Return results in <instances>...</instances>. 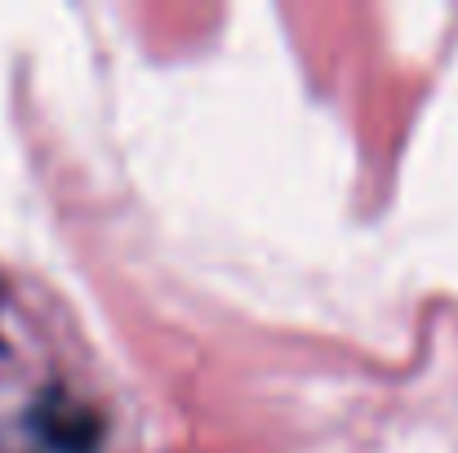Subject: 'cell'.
<instances>
[{
  "instance_id": "obj_1",
  "label": "cell",
  "mask_w": 458,
  "mask_h": 453,
  "mask_svg": "<svg viewBox=\"0 0 458 453\" xmlns=\"http://www.w3.org/2000/svg\"><path fill=\"white\" fill-rule=\"evenodd\" d=\"M31 418L40 423V436L63 453H94L98 436H103V423L89 405L63 396V391H45L31 409Z\"/></svg>"
}]
</instances>
